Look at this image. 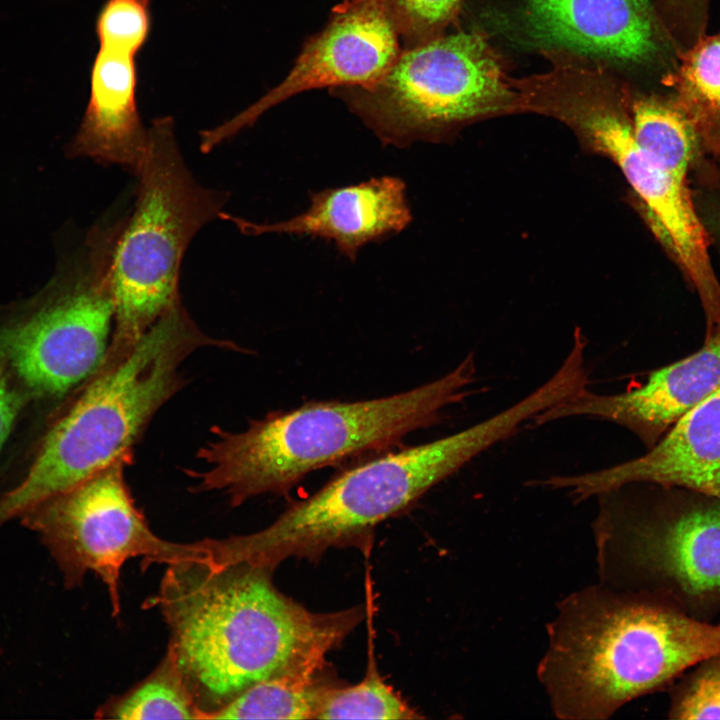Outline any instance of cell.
<instances>
[{
    "label": "cell",
    "instance_id": "cell-1",
    "mask_svg": "<svg viewBox=\"0 0 720 720\" xmlns=\"http://www.w3.org/2000/svg\"><path fill=\"white\" fill-rule=\"evenodd\" d=\"M272 570L204 560L167 565L155 595L170 653L203 720L289 665L328 654L363 619L362 608L309 611L280 592Z\"/></svg>",
    "mask_w": 720,
    "mask_h": 720
},
{
    "label": "cell",
    "instance_id": "cell-2",
    "mask_svg": "<svg viewBox=\"0 0 720 720\" xmlns=\"http://www.w3.org/2000/svg\"><path fill=\"white\" fill-rule=\"evenodd\" d=\"M546 629L537 678L562 720L608 719L720 653V624L664 597L601 583L561 599Z\"/></svg>",
    "mask_w": 720,
    "mask_h": 720
},
{
    "label": "cell",
    "instance_id": "cell-3",
    "mask_svg": "<svg viewBox=\"0 0 720 720\" xmlns=\"http://www.w3.org/2000/svg\"><path fill=\"white\" fill-rule=\"evenodd\" d=\"M474 353L445 375L405 392L359 401H308L271 411L231 432L218 426L198 450L207 468L186 470L193 492L218 491L232 506L262 494H287L308 474L403 446L411 433L438 424L471 395Z\"/></svg>",
    "mask_w": 720,
    "mask_h": 720
},
{
    "label": "cell",
    "instance_id": "cell-4",
    "mask_svg": "<svg viewBox=\"0 0 720 720\" xmlns=\"http://www.w3.org/2000/svg\"><path fill=\"white\" fill-rule=\"evenodd\" d=\"M238 344L203 332L181 300L133 343L109 349L99 370L43 439L23 480L0 499V526L133 449L160 408L184 385V361L195 351Z\"/></svg>",
    "mask_w": 720,
    "mask_h": 720
},
{
    "label": "cell",
    "instance_id": "cell-5",
    "mask_svg": "<svg viewBox=\"0 0 720 720\" xmlns=\"http://www.w3.org/2000/svg\"><path fill=\"white\" fill-rule=\"evenodd\" d=\"M514 430L511 415L500 411L446 437L343 466L266 528L217 539V559L274 571L288 558L314 560L330 548L360 542L475 457L512 437Z\"/></svg>",
    "mask_w": 720,
    "mask_h": 720
},
{
    "label": "cell",
    "instance_id": "cell-6",
    "mask_svg": "<svg viewBox=\"0 0 720 720\" xmlns=\"http://www.w3.org/2000/svg\"><path fill=\"white\" fill-rule=\"evenodd\" d=\"M599 583L666 598L688 615L720 613V497L631 483L595 497Z\"/></svg>",
    "mask_w": 720,
    "mask_h": 720
},
{
    "label": "cell",
    "instance_id": "cell-7",
    "mask_svg": "<svg viewBox=\"0 0 720 720\" xmlns=\"http://www.w3.org/2000/svg\"><path fill=\"white\" fill-rule=\"evenodd\" d=\"M148 132L135 207L121 220L113 251L112 349L133 343L180 300L185 250L226 202L224 193L201 186L186 167L170 117L155 119Z\"/></svg>",
    "mask_w": 720,
    "mask_h": 720
},
{
    "label": "cell",
    "instance_id": "cell-8",
    "mask_svg": "<svg viewBox=\"0 0 720 720\" xmlns=\"http://www.w3.org/2000/svg\"><path fill=\"white\" fill-rule=\"evenodd\" d=\"M331 91L383 145L397 148L440 141L466 122L521 111L514 81L485 37L473 31L405 47L374 85Z\"/></svg>",
    "mask_w": 720,
    "mask_h": 720
},
{
    "label": "cell",
    "instance_id": "cell-9",
    "mask_svg": "<svg viewBox=\"0 0 720 720\" xmlns=\"http://www.w3.org/2000/svg\"><path fill=\"white\" fill-rule=\"evenodd\" d=\"M524 111L552 116L570 127L594 152L622 172L644 208L667 255L685 273L704 267L710 243L697 216L689 182L662 168L637 142L631 98L600 70L559 63L521 80Z\"/></svg>",
    "mask_w": 720,
    "mask_h": 720
},
{
    "label": "cell",
    "instance_id": "cell-10",
    "mask_svg": "<svg viewBox=\"0 0 720 720\" xmlns=\"http://www.w3.org/2000/svg\"><path fill=\"white\" fill-rule=\"evenodd\" d=\"M120 222L92 227L63 258L32 306L0 333L19 378L41 395L80 388L102 366L112 339V258Z\"/></svg>",
    "mask_w": 720,
    "mask_h": 720
},
{
    "label": "cell",
    "instance_id": "cell-11",
    "mask_svg": "<svg viewBox=\"0 0 720 720\" xmlns=\"http://www.w3.org/2000/svg\"><path fill=\"white\" fill-rule=\"evenodd\" d=\"M132 462L116 460L21 515L50 551L67 587L80 585L88 571L102 580L114 617L121 611L120 577L128 560L141 558L143 570L152 564L211 561L202 540L175 543L151 530L125 481V467Z\"/></svg>",
    "mask_w": 720,
    "mask_h": 720
},
{
    "label": "cell",
    "instance_id": "cell-12",
    "mask_svg": "<svg viewBox=\"0 0 720 720\" xmlns=\"http://www.w3.org/2000/svg\"><path fill=\"white\" fill-rule=\"evenodd\" d=\"M400 43L390 0H345L333 9L324 28L306 41L279 85L230 120L201 132V151H211L301 92L374 85L398 58Z\"/></svg>",
    "mask_w": 720,
    "mask_h": 720
},
{
    "label": "cell",
    "instance_id": "cell-13",
    "mask_svg": "<svg viewBox=\"0 0 720 720\" xmlns=\"http://www.w3.org/2000/svg\"><path fill=\"white\" fill-rule=\"evenodd\" d=\"M534 45L623 65L673 70L680 53L650 0H520Z\"/></svg>",
    "mask_w": 720,
    "mask_h": 720
},
{
    "label": "cell",
    "instance_id": "cell-14",
    "mask_svg": "<svg viewBox=\"0 0 720 720\" xmlns=\"http://www.w3.org/2000/svg\"><path fill=\"white\" fill-rule=\"evenodd\" d=\"M631 483L720 497V387L682 415L645 454L599 470L541 479L543 487L564 490L575 503Z\"/></svg>",
    "mask_w": 720,
    "mask_h": 720
},
{
    "label": "cell",
    "instance_id": "cell-15",
    "mask_svg": "<svg viewBox=\"0 0 720 720\" xmlns=\"http://www.w3.org/2000/svg\"><path fill=\"white\" fill-rule=\"evenodd\" d=\"M720 387V331L691 355L649 373L645 382L615 394L584 389L536 416L534 424L571 417L611 422L653 447L688 410Z\"/></svg>",
    "mask_w": 720,
    "mask_h": 720
},
{
    "label": "cell",
    "instance_id": "cell-16",
    "mask_svg": "<svg viewBox=\"0 0 720 720\" xmlns=\"http://www.w3.org/2000/svg\"><path fill=\"white\" fill-rule=\"evenodd\" d=\"M219 218L249 236L278 233L321 238L332 242L353 262L365 245L406 229L412 213L405 182L399 177L381 176L313 192L304 212L280 222L254 223L223 211Z\"/></svg>",
    "mask_w": 720,
    "mask_h": 720
},
{
    "label": "cell",
    "instance_id": "cell-17",
    "mask_svg": "<svg viewBox=\"0 0 720 720\" xmlns=\"http://www.w3.org/2000/svg\"><path fill=\"white\" fill-rule=\"evenodd\" d=\"M138 53L127 46L99 43L89 100L78 131L65 147L66 156L118 165L136 176L149 138L137 105Z\"/></svg>",
    "mask_w": 720,
    "mask_h": 720
},
{
    "label": "cell",
    "instance_id": "cell-18",
    "mask_svg": "<svg viewBox=\"0 0 720 720\" xmlns=\"http://www.w3.org/2000/svg\"><path fill=\"white\" fill-rule=\"evenodd\" d=\"M327 654L303 658L250 686L208 719H315L326 690Z\"/></svg>",
    "mask_w": 720,
    "mask_h": 720
},
{
    "label": "cell",
    "instance_id": "cell-19",
    "mask_svg": "<svg viewBox=\"0 0 720 720\" xmlns=\"http://www.w3.org/2000/svg\"><path fill=\"white\" fill-rule=\"evenodd\" d=\"M661 80L673 89L705 153L720 156V31L681 51L675 68Z\"/></svg>",
    "mask_w": 720,
    "mask_h": 720
},
{
    "label": "cell",
    "instance_id": "cell-20",
    "mask_svg": "<svg viewBox=\"0 0 720 720\" xmlns=\"http://www.w3.org/2000/svg\"><path fill=\"white\" fill-rule=\"evenodd\" d=\"M631 118L639 145L667 172L689 182L691 172L708 155L673 96L631 98Z\"/></svg>",
    "mask_w": 720,
    "mask_h": 720
},
{
    "label": "cell",
    "instance_id": "cell-21",
    "mask_svg": "<svg viewBox=\"0 0 720 720\" xmlns=\"http://www.w3.org/2000/svg\"><path fill=\"white\" fill-rule=\"evenodd\" d=\"M106 719H198L203 713L169 652L144 680L99 710Z\"/></svg>",
    "mask_w": 720,
    "mask_h": 720
},
{
    "label": "cell",
    "instance_id": "cell-22",
    "mask_svg": "<svg viewBox=\"0 0 720 720\" xmlns=\"http://www.w3.org/2000/svg\"><path fill=\"white\" fill-rule=\"evenodd\" d=\"M412 709L370 665L366 676L351 686L329 687L319 705L315 719H419Z\"/></svg>",
    "mask_w": 720,
    "mask_h": 720
},
{
    "label": "cell",
    "instance_id": "cell-23",
    "mask_svg": "<svg viewBox=\"0 0 720 720\" xmlns=\"http://www.w3.org/2000/svg\"><path fill=\"white\" fill-rule=\"evenodd\" d=\"M667 693L669 719H720V653L689 668Z\"/></svg>",
    "mask_w": 720,
    "mask_h": 720
},
{
    "label": "cell",
    "instance_id": "cell-24",
    "mask_svg": "<svg viewBox=\"0 0 720 720\" xmlns=\"http://www.w3.org/2000/svg\"><path fill=\"white\" fill-rule=\"evenodd\" d=\"M152 27L150 0H105L95 21L98 42L130 47L138 52Z\"/></svg>",
    "mask_w": 720,
    "mask_h": 720
},
{
    "label": "cell",
    "instance_id": "cell-25",
    "mask_svg": "<svg viewBox=\"0 0 720 720\" xmlns=\"http://www.w3.org/2000/svg\"><path fill=\"white\" fill-rule=\"evenodd\" d=\"M463 0H390L401 39L411 47L443 34Z\"/></svg>",
    "mask_w": 720,
    "mask_h": 720
},
{
    "label": "cell",
    "instance_id": "cell-26",
    "mask_svg": "<svg viewBox=\"0 0 720 720\" xmlns=\"http://www.w3.org/2000/svg\"><path fill=\"white\" fill-rule=\"evenodd\" d=\"M689 185L710 246L720 253V156H705L691 172Z\"/></svg>",
    "mask_w": 720,
    "mask_h": 720
},
{
    "label": "cell",
    "instance_id": "cell-27",
    "mask_svg": "<svg viewBox=\"0 0 720 720\" xmlns=\"http://www.w3.org/2000/svg\"><path fill=\"white\" fill-rule=\"evenodd\" d=\"M710 0H660L661 20L680 52L705 35Z\"/></svg>",
    "mask_w": 720,
    "mask_h": 720
},
{
    "label": "cell",
    "instance_id": "cell-28",
    "mask_svg": "<svg viewBox=\"0 0 720 720\" xmlns=\"http://www.w3.org/2000/svg\"><path fill=\"white\" fill-rule=\"evenodd\" d=\"M20 400L8 375L0 364V450L13 426Z\"/></svg>",
    "mask_w": 720,
    "mask_h": 720
}]
</instances>
